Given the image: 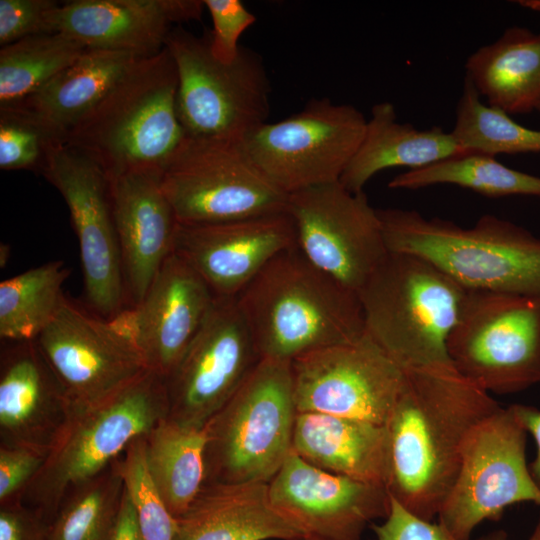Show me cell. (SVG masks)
<instances>
[{
	"mask_svg": "<svg viewBox=\"0 0 540 540\" xmlns=\"http://www.w3.org/2000/svg\"><path fill=\"white\" fill-rule=\"evenodd\" d=\"M527 540H540V514L534 529Z\"/></svg>",
	"mask_w": 540,
	"mask_h": 540,
	"instance_id": "obj_44",
	"label": "cell"
},
{
	"mask_svg": "<svg viewBox=\"0 0 540 540\" xmlns=\"http://www.w3.org/2000/svg\"><path fill=\"white\" fill-rule=\"evenodd\" d=\"M389 251L425 258L467 290L540 300V238L492 214L472 227L415 210L377 209Z\"/></svg>",
	"mask_w": 540,
	"mask_h": 540,
	"instance_id": "obj_4",
	"label": "cell"
},
{
	"mask_svg": "<svg viewBox=\"0 0 540 540\" xmlns=\"http://www.w3.org/2000/svg\"><path fill=\"white\" fill-rule=\"evenodd\" d=\"M178 72L164 47L138 59L67 134L65 144L109 178L135 170L163 173L187 138L177 111Z\"/></svg>",
	"mask_w": 540,
	"mask_h": 540,
	"instance_id": "obj_3",
	"label": "cell"
},
{
	"mask_svg": "<svg viewBox=\"0 0 540 540\" xmlns=\"http://www.w3.org/2000/svg\"><path fill=\"white\" fill-rule=\"evenodd\" d=\"M451 133L469 152L494 157L502 153L540 152V131L527 128L509 114L485 104L466 77Z\"/></svg>",
	"mask_w": 540,
	"mask_h": 540,
	"instance_id": "obj_34",
	"label": "cell"
},
{
	"mask_svg": "<svg viewBox=\"0 0 540 540\" xmlns=\"http://www.w3.org/2000/svg\"><path fill=\"white\" fill-rule=\"evenodd\" d=\"M468 290L420 256L389 251L358 296L365 333L403 370L451 363Z\"/></svg>",
	"mask_w": 540,
	"mask_h": 540,
	"instance_id": "obj_5",
	"label": "cell"
},
{
	"mask_svg": "<svg viewBox=\"0 0 540 540\" xmlns=\"http://www.w3.org/2000/svg\"><path fill=\"white\" fill-rule=\"evenodd\" d=\"M168 412L165 378L151 369L106 399L72 410L22 502L50 524L74 487L107 469Z\"/></svg>",
	"mask_w": 540,
	"mask_h": 540,
	"instance_id": "obj_6",
	"label": "cell"
},
{
	"mask_svg": "<svg viewBox=\"0 0 540 540\" xmlns=\"http://www.w3.org/2000/svg\"><path fill=\"white\" fill-rule=\"evenodd\" d=\"M175 521L174 540H302L272 505L268 483H204Z\"/></svg>",
	"mask_w": 540,
	"mask_h": 540,
	"instance_id": "obj_24",
	"label": "cell"
},
{
	"mask_svg": "<svg viewBox=\"0 0 540 540\" xmlns=\"http://www.w3.org/2000/svg\"><path fill=\"white\" fill-rule=\"evenodd\" d=\"M111 540H144L129 494L124 490L118 520Z\"/></svg>",
	"mask_w": 540,
	"mask_h": 540,
	"instance_id": "obj_43",
	"label": "cell"
},
{
	"mask_svg": "<svg viewBox=\"0 0 540 540\" xmlns=\"http://www.w3.org/2000/svg\"><path fill=\"white\" fill-rule=\"evenodd\" d=\"M199 0H73L49 16L47 33H61L87 49L125 52L137 58L158 54L170 31L200 20Z\"/></svg>",
	"mask_w": 540,
	"mask_h": 540,
	"instance_id": "obj_21",
	"label": "cell"
},
{
	"mask_svg": "<svg viewBox=\"0 0 540 540\" xmlns=\"http://www.w3.org/2000/svg\"><path fill=\"white\" fill-rule=\"evenodd\" d=\"M49 523L21 500L0 505V540H48Z\"/></svg>",
	"mask_w": 540,
	"mask_h": 540,
	"instance_id": "obj_41",
	"label": "cell"
},
{
	"mask_svg": "<svg viewBox=\"0 0 540 540\" xmlns=\"http://www.w3.org/2000/svg\"><path fill=\"white\" fill-rule=\"evenodd\" d=\"M165 48L178 72L177 111L187 137L243 140L266 123L271 87L255 52L242 47L223 63L211 53L207 32L198 37L181 26Z\"/></svg>",
	"mask_w": 540,
	"mask_h": 540,
	"instance_id": "obj_8",
	"label": "cell"
},
{
	"mask_svg": "<svg viewBox=\"0 0 540 540\" xmlns=\"http://www.w3.org/2000/svg\"><path fill=\"white\" fill-rule=\"evenodd\" d=\"M42 175L63 197L79 243L86 300L99 317L112 320L126 308L111 180L80 151L63 144Z\"/></svg>",
	"mask_w": 540,
	"mask_h": 540,
	"instance_id": "obj_14",
	"label": "cell"
},
{
	"mask_svg": "<svg viewBox=\"0 0 540 540\" xmlns=\"http://www.w3.org/2000/svg\"><path fill=\"white\" fill-rule=\"evenodd\" d=\"M215 299L205 281L172 252L143 300L109 321L133 343L147 368L166 378L201 329Z\"/></svg>",
	"mask_w": 540,
	"mask_h": 540,
	"instance_id": "obj_19",
	"label": "cell"
},
{
	"mask_svg": "<svg viewBox=\"0 0 540 540\" xmlns=\"http://www.w3.org/2000/svg\"><path fill=\"white\" fill-rule=\"evenodd\" d=\"M261 359L292 361L365 333L358 294L297 245L274 257L236 297Z\"/></svg>",
	"mask_w": 540,
	"mask_h": 540,
	"instance_id": "obj_2",
	"label": "cell"
},
{
	"mask_svg": "<svg viewBox=\"0 0 540 540\" xmlns=\"http://www.w3.org/2000/svg\"><path fill=\"white\" fill-rule=\"evenodd\" d=\"M65 142L32 112L18 105L0 107V168L42 175Z\"/></svg>",
	"mask_w": 540,
	"mask_h": 540,
	"instance_id": "obj_35",
	"label": "cell"
},
{
	"mask_svg": "<svg viewBox=\"0 0 540 540\" xmlns=\"http://www.w3.org/2000/svg\"><path fill=\"white\" fill-rule=\"evenodd\" d=\"M162 172L130 171L111 180L126 304L137 306L173 251L178 224Z\"/></svg>",
	"mask_w": 540,
	"mask_h": 540,
	"instance_id": "obj_23",
	"label": "cell"
},
{
	"mask_svg": "<svg viewBox=\"0 0 540 540\" xmlns=\"http://www.w3.org/2000/svg\"><path fill=\"white\" fill-rule=\"evenodd\" d=\"M521 5L532 7L533 9L540 10V1H520Z\"/></svg>",
	"mask_w": 540,
	"mask_h": 540,
	"instance_id": "obj_45",
	"label": "cell"
},
{
	"mask_svg": "<svg viewBox=\"0 0 540 540\" xmlns=\"http://www.w3.org/2000/svg\"><path fill=\"white\" fill-rule=\"evenodd\" d=\"M291 362L263 358L206 423L204 483H269L292 452Z\"/></svg>",
	"mask_w": 540,
	"mask_h": 540,
	"instance_id": "obj_7",
	"label": "cell"
},
{
	"mask_svg": "<svg viewBox=\"0 0 540 540\" xmlns=\"http://www.w3.org/2000/svg\"><path fill=\"white\" fill-rule=\"evenodd\" d=\"M261 360L236 298H216L201 329L165 378L167 418L202 429Z\"/></svg>",
	"mask_w": 540,
	"mask_h": 540,
	"instance_id": "obj_16",
	"label": "cell"
},
{
	"mask_svg": "<svg viewBox=\"0 0 540 540\" xmlns=\"http://www.w3.org/2000/svg\"><path fill=\"white\" fill-rule=\"evenodd\" d=\"M366 124L352 105L313 99L300 112L257 127L242 144L261 172L289 195L340 181Z\"/></svg>",
	"mask_w": 540,
	"mask_h": 540,
	"instance_id": "obj_12",
	"label": "cell"
},
{
	"mask_svg": "<svg viewBox=\"0 0 540 540\" xmlns=\"http://www.w3.org/2000/svg\"><path fill=\"white\" fill-rule=\"evenodd\" d=\"M4 248H5V251L3 252V251L1 250V254H0V255H1V258H0V260H1V266H3V264H4V265L6 264V262H7V257H6V255L9 253V247H8V246H4Z\"/></svg>",
	"mask_w": 540,
	"mask_h": 540,
	"instance_id": "obj_46",
	"label": "cell"
},
{
	"mask_svg": "<svg viewBox=\"0 0 540 540\" xmlns=\"http://www.w3.org/2000/svg\"><path fill=\"white\" fill-rule=\"evenodd\" d=\"M447 352L453 367L488 393L540 383V300L468 290Z\"/></svg>",
	"mask_w": 540,
	"mask_h": 540,
	"instance_id": "obj_10",
	"label": "cell"
},
{
	"mask_svg": "<svg viewBox=\"0 0 540 540\" xmlns=\"http://www.w3.org/2000/svg\"><path fill=\"white\" fill-rule=\"evenodd\" d=\"M205 429L182 426L168 418L145 435L150 478L174 518L182 515L205 482Z\"/></svg>",
	"mask_w": 540,
	"mask_h": 540,
	"instance_id": "obj_29",
	"label": "cell"
},
{
	"mask_svg": "<svg viewBox=\"0 0 540 540\" xmlns=\"http://www.w3.org/2000/svg\"><path fill=\"white\" fill-rule=\"evenodd\" d=\"M88 50L61 33L26 37L0 50V107L15 105L72 65Z\"/></svg>",
	"mask_w": 540,
	"mask_h": 540,
	"instance_id": "obj_32",
	"label": "cell"
},
{
	"mask_svg": "<svg viewBox=\"0 0 540 540\" xmlns=\"http://www.w3.org/2000/svg\"><path fill=\"white\" fill-rule=\"evenodd\" d=\"M70 269L62 260L28 269L0 283V337L35 341L58 313Z\"/></svg>",
	"mask_w": 540,
	"mask_h": 540,
	"instance_id": "obj_30",
	"label": "cell"
},
{
	"mask_svg": "<svg viewBox=\"0 0 540 540\" xmlns=\"http://www.w3.org/2000/svg\"><path fill=\"white\" fill-rule=\"evenodd\" d=\"M36 342L72 410L106 399L148 369L137 348L111 321L67 296Z\"/></svg>",
	"mask_w": 540,
	"mask_h": 540,
	"instance_id": "obj_17",
	"label": "cell"
},
{
	"mask_svg": "<svg viewBox=\"0 0 540 540\" xmlns=\"http://www.w3.org/2000/svg\"><path fill=\"white\" fill-rule=\"evenodd\" d=\"M61 3L54 0H0V44L47 33L50 14Z\"/></svg>",
	"mask_w": 540,
	"mask_h": 540,
	"instance_id": "obj_39",
	"label": "cell"
},
{
	"mask_svg": "<svg viewBox=\"0 0 540 540\" xmlns=\"http://www.w3.org/2000/svg\"><path fill=\"white\" fill-rule=\"evenodd\" d=\"M286 212L302 254L357 294L389 253L378 210L339 181L289 194Z\"/></svg>",
	"mask_w": 540,
	"mask_h": 540,
	"instance_id": "obj_13",
	"label": "cell"
},
{
	"mask_svg": "<svg viewBox=\"0 0 540 540\" xmlns=\"http://www.w3.org/2000/svg\"><path fill=\"white\" fill-rule=\"evenodd\" d=\"M536 110L540 113V104L538 105Z\"/></svg>",
	"mask_w": 540,
	"mask_h": 540,
	"instance_id": "obj_47",
	"label": "cell"
},
{
	"mask_svg": "<svg viewBox=\"0 0 540 540\" xmlns=\"http://www.w3.org/2000/svg\"><path fill=\"white\" fill-rule=\"evenodd\" d=\"M213 23L208 31L209 47L213 56L231 63L239 55L241 35L256 22V17L240 0H204Z\"/></svg>",
	"mask_w": 540,
	"mask_h": 540,
	"instance_id": "obj_37",
	"label": "cell"
},
{
	"mask_svg": "<svg viewBox=\"0 0 540 540\" xmlns=\"http://www.w3.org/2000/svg\"><path fill=\"white\" fill-rule=\"evenodd\" d=\"M72 407L36 340L5 342L0 358V445L48 454Z\"/></svg>",
	"mask_w": 540,
	"mask_h": 540,
	"instance_id": "obj_22",
	"label": "cell"
},
{
	"mask_svg": "<svg viewBox=\"0 0 540 540\" xmlns=\"http://www.w3.org/2000/svg\"><path fill=\"white\" fill-rule=\"evenodd\" d=\"M298 412H317L385 425L404 370L366 333L291 361Z\"/></svg>",
	"mask_w": 540,
	"mask_h": 540,
	"instance_id": "obj_15",
	"label": "cell"
},
{
	"mask_svg": "<svg viewBox=\"0 0 540 540\" xmlns=\"http://www.w3.org/2000/svg\"><path fill=\"white\" fill-rule=\"evenodd\" d=\"M376 540H460L438 522L421 519L390 497L388 515L371 525ZM469 540H514L505 530H495Z\"/></svg>",
	"mask_w": 540,
	"mask_h": 540,
	"instance_id": "obj_38",
	"label": "cell"
},
{
	"mask_svg": "<svg viewBox=\"0 0 540 540\" xmlns=\"http://www.w3.org/2000/svg\"><path fill=\"white\" fill-rule=\"evenodd\" d=\"M466 152L454 135L441 127L420 130L399 122L394 105L384 101L372 107L363 138L339 182L357 193L384 169H418Z\"/></svg>",
	"mask_w": 540,
	"mask_h": 540,
	"instance_id": "obj_26",
	"label": "cell"
},
{
	"mask_svg": "<svg viewBox=\"0 0 540 540\" xmlns=\"http://www.w3.org/2000/svg\"><path fill=\"white\" fill-rule=\"evenodd\" d=\"M138 59L125 52L88 49L72 65L15 105L35 114L65 142L69 131Z\"/></svg>",
	"mask_w": 540,
	"mask_h": 540,
	"instance_id": "obj_28",
	"label": "cell"
},
{
	"mask_svg": "<svg viewBox=\"0 0 540 540\" xmlns=\"http://www.w3.org/2000/svg\"><path fill=\"white\" fill-rule=\"evenodd\" d=\"M161 183L181 224L224 223L287 208L288 194L255 165L242 140L187 137Z\"/></svg>",
	"mask_w": 540,
	"mask_h": 540,
	"instance_id": "obj_9",
	"label": "cell"
},
{
	"mask_svg": "<svg viewBox=\"0 0 540 540\" xmlns=\"http://www.w3.org/2000/svg\"><path fill=\"white\" fill-rule=\"evenodd\" d=\"M268 493L302 540H361L367 526L390 509L385 487L322 470L293 450L268 483Z\"/></svg>",
	"mask_w": 540,
	"mask_h": 540,
	"instance_id": "obj_18",
	"label": "cell"
},
{
	"mask_svg": "<svg viewBox=\"0 0 540 540\" xmlns=\"http://www.w3.org/2000/svg\"><path fill=\"white\" fill-rule=\"evenodd\" d=\"M451 184L486 197L512 195L540 197V177L509 168L494 156L466 152L428 166L398 174L388 184L392 189H420Z\"/></svg>",
	"mask_w": 540,
	"mask_h": 540,
	"instance_id": "obj_31",
	"label": "cell"
},
{
	"mask_svg": "<svg viewBox=\"0 0 540 540\" xmlns=\"http://www.w3.org/2000/svg\"><path fill=\"white\" fill-rule=\"evenodd\" d=\"M292 450L322 470L386 488L389 450L385 425L298 412Z\"/></svg>",
	"mask_w": 540,
	"mask_h": 540,
	"instance_id": "obj_25",
	"label": "cell"
},
{
	"mask_svg": "<svg viewBox=\"0 0 540 540\" xmlns=\"http://www.w3.org/2000/svg\"><path fill=\"white\" fill-rule=\"evenodd\" d=\"M465 68V77L493 108L512 115L531 112L540 104V34L509 27L473 52Z\"/></svg>",
	"mask_w": 540,
	"mask_h": 540,
	"instance_id": "obj_27",
	"label": "cell"
},
{
	"mask_svg": "<svg viewBox=\"0 0 540 540\" xmlns=\"http://www.w3.org/2000/svg\"><path fill=\"white\" fill-rule=\"evenodd\" d=\"M46 457L33 449L0 445V505L22 501Z\"/></svg>",
	"mask_w": 540,
	"mask_h": 540,
	"instance_id": "obj_40",
	"label": "cell"
},
{
	"mask_svg": "<svg viewBox=\"0 0 540 540\" xmlns=\"http://www.w3.org/2000/svg\"><path fill=\"white\" fill-rule=\"evenodd\" d=\"M526 439L510 405L471 430L457 476L437 515L444 529L469 540L478 525L498 519L512 505H540V489L526 460Z\"/></svg>",
	"mask_w": 540,
	"mask_h": 540,
	"instance_id": "obj_11",
	"label": "cell"
},
{
	"mask_svg": "<svg viewBox=\"0 0 540 540\" xmlns=\"http://www.w3.org/2000/svg\"><path fill=\"white\" fill-rule=\"evenodd\" d=\"M521 425L536 443V454L529 465L531 475L540 489V410L524 404L510 405Z\"/></svg>",
	"mask_w": 540,
	"mask_h": 540,
	"instance_id": "obj_42",
	"label": "cell"
},
{
	"mask_svg": "<svg viewBox=\"0 0 540 540\" xmlns=\"http://www.w3.org/2000/svg\"><path fill=\"white\" fill-rule=\"evenodd\" d=\"M133 503L144 540H174L176 521L147 470L145 435L134 439L114 461Z\"/></svg>",
	"mask_w": 540,
	"mask_h": 540,
	"instance_id": "obj_36",
	"label": "cell"
},
{
	"mask_svg": "<svg viewBox=\"0 0 540 540\" xmlns=\"http://www.w3.org/2000/svg\"><path fill=\"white\" fill-rule=\"evenodd\" d=\"M404 373L385 424L386 489L408 512L433 521L455 481L467 436L501 406L451 363Z\"/></svg>",
	"mask_w": 540,
	"mask_h": 540,
	"instance_id": "obj_1",
	"label": "cell"
},
{
	"mask_svg": "<svg viewBox=\"0 0 540 540\" xmlns=\"http://www.w3.org/2000/svg\"><path fill=\"white\" fill-rule=\"evenodd\" d=\"M124 490L113 461L64 497L49 524L48 540H111Z\"/></svg>",
	"mask_w": 540,
	"mask_h": 540,
	"instance_id": "obj_33",
	"label": "cell"
},
{
	"mask_svg": "<svg viewBox=\"0 0 540 540\" xmlns=\"http://www.w3.org/2000/svg\"><path fill=\"white\" fill-rule=\"evenodd\" d=\"M296 245L295 227L285 211L217 224L178 223L172 252L215 298H236L274 257Z\"/></svg>",
	"mask_w": 540,
	"mask_h": 540,
	"instance_id": "obj_20",
	"label": "cell"
}]
</instances>
